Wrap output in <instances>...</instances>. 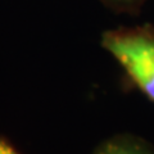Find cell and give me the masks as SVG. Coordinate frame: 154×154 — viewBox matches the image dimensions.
Listing matches in <instances>:
<instances>
[{"label": "cell", "instance_id": "6da1fadb", "mask_svg": "<svg viewBox=\"0 0 154 154\" xmlns=\"http://www.w3.org/2000/svg\"><path fill=\"white\" fill-rule=\"evenodd\" d=\"M100 45L135 88L154 103V25L110 28L102 33Z\"/></svg>", "mask_w": 154, "mask_h": 154}, {"label": "cell", "instance_id": "7a4b0ae2", "mask_svg": "<svg viewBox=\"0 0 154 154\" xmlns=\"http://www.w3.org/2000/svg\"><path fill=\"white\" fill-rule=\"evenodd\" d=\"M91 154H154V148L139 136L118 134L102 141Z\"/></svg>", "mask_w": 154, "mask_h": 154}, {"label": "cell", "instance_id": "3957f363", "mask_svg": "<svg viewBox=\"0 0 154 154\" xmlns=\"http://www.w3.org/2000/svg\"><path fill=\"white\" fill-rule=\"evenodd\" d=\"M105 8L117 14L137 16L149 0H96Z\"/></svg>", "mask_w": 154, "mask_h": 154}, {"label": "cell", "instance_id": "277c9868", "mask_svg": "<svg viewBox=\"0 0 154 154\" xmlns=\"http://www.w3.org/2000/svg\"><path fill=\"white\" fill-rule=\"evenodd\" d=\"M0 154H21L5 137L0 136Z\"/></svg>", "mask_w": 154, "mask_h": 154}]
</instances>
